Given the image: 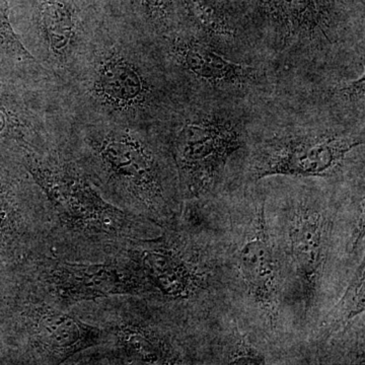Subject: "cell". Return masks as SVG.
I'll return each instance as SVG.
<instances>
[{"instance_id":"1","label":"cell","mask_w":365,"mask_h":365,"mask_svg":"<svg viewBox=\"0 0 365 365\" xmlns=\"http://www.w3.org/2000/svg\"><path fill=\"white\" fill-rule=\"evenodd\" d=\"M63 76L91 122L144 129L179 105L157 58L130 33L107 26L90 31Z\"/></svg>"},{"instance_id":"2","label":"cell","mask_w":365,"mask_h":365,"mask_svg":"<svg viewBox=\"0 0 365 365\" xmlns=\"http://www.w3.org/2000/svg\"><path fill=\"white\" fill-rule=\"evenodd\" d=\"M163 122L170 125V150L187 195L212 194L228 165L246 148L244 121L225 110L182 109L178 105Z\"/></svg>"},{"instance_id":"3","label":"cell","mask_w":365,"mask_h":365,"mask_svg":"<svg viewBox=\"0 0 365 365\" xmlns=\"http://www.w3.org/2000/svg\"><path fill=\"white\" fill-rule=\"evenodd\" d=\"M332 217L329 207L311 197L288 203L283 217V254L288 282L283 299H289L302 311V319L314 314L325 276ZM284 285V284H283Z\"/></svg>"},{"instance_id":"4","label":"cell","mask_w":365,"mask_h":365,"mask_svg":"<svg viewBox=\"0 0 365 365\" xmlns=\"http://www.w3.org/2000/svg\"><path fill=\"white\" fill-rule=\"evenodd\" d=\"M364 144V134L336 129L276 135L262 144L255 153L249 170L250 180L333 177Z\"/></svg>"},{"instance_id":"5","label":"cell","mask_w":365,"mask_h":365,"mask_svg":"<svg viewBox=\"0 0 365 365\" xmlns=\"http://www.w3.org/2000/svg\"><path fill=\"white\" fill-rule=\"evenodd\" d=\"M85 134L86 143L110 179L121 182L144 202L163 200L162 169L143 129L91 122Z\"/></svg>"},{"instance_id":"6","label":"cell","mask_w":365,"mask_h":365,"mask_svg":"<svg viewBox=\"0 0 365 365\" xmlns=\"http://www.w3.org/2000/svg\"><path fill=\"white\" fill-rule=\"evenodd\" d=\"M266 210L265 200L255 206L248 230L235 252V268L248 302L266 325L273 329L279 321L284 285Z\"/></svg>"},{"instance_id":"7","label":"cell","mask_w":365,"mask_h":365,"mask_svg":"<svg viewBox=\"0 0 365 365\" xmlns=\"http://www.w3.org/2000/svg\"><path fill=\"white\" fill-rule=\"evenodd\" d=\"M158 41L170 66L198 85L215 91H242L260 79L256 66L232 59L230 53L189 31L177 29Z\"/></svg>"},{"instance_id":"8","label":"cell","mask_w":365,"mask_h":365,"mask_svg":"<svg viewBox=\"0 0 365 365\" xmlns=\"http://www.w3.org/2000/svg\"><path fill=\"white\" fill-rule=\"evenodd\" d=\"M36 25L47 59L62 72L90 33L83 26L74 0H39Z\"/></svg>"},{"instance_id":"9","label":"cell","mask_w":365,"mask_h":365,"mask_svg":"<svg viewBox=\"0 0 365 365\" xmlns=\"http://www.w3.org/2000/svg\"><path fill=\"white\" fill-rule=\"evenodd\" d=\"M143 265L155 285L165 294L177 299L196 297L209 284L207 269L170 250L145 252Z\"/></svg>"},{"instance_id":"10","label":"cell","mask_w":365,"mask_h":365,"mask_svg":"<svg viewBox=\"0 0 365 365\" xmlns=\"http://www.w3.org/2000/svg\"><path fill=\"white\" fill-rule=\"evenodd\" d=\"M189 32L230 53L239 46V25L222 0H182Z\"/></svg>"},{"instance_id":"11","label":"cell","mask_w":365,"mask_h":365,"mask_svg":"<svg viewBox=\"0 0 365 365\" xmlns=\"http://www.w3.org/2000/svg\"><path fill=\"white\" fill-rule=\"evenodd\" d=\"M39 339L51 351L68 355L93 341L95 333L76 319L61 314H48L38 326Z\"/></svg>"},{"instance_id":"12","label":"cell","mask_w":365,"mask_h":365,"mask_svg":"<svg viewBox=\"0 0 365 365\" xmlns=\"http://www.w3.org/2000/svg\"><path fill=\"white\" fill-rule=\"evenodd\" d=\"M364 261H362L344 294L322 323L321 336L324 340H330L336 334L345 332L346 328L364 313Z\"/></svg>"},{"instance_id":"13","label":"cell","mask_w":365,"mask_h":365,"mask_svg":"<svg viewBox=\"0 0 365 365\" xmlns=\"http://www.w3.org/2000/svg\"><path fill=\"white\" fill-rule=\"evenodd\" d=\"M143 20L158 38L177 30L175 0H136Z\"/></svg>"},{"instance_id":"14","label":"cell","mask_w":365,"mask_h":365,"mask_svg":"<svg viewBox=\"0 0 365 365\" xmlns=\"http://www.w3.org/2000/svg\"><path fill=\"white\" fill-rule=\"evenodd\" d=\"M66 279L71 283V287L78 288V292L83 290V294H109L114 289L112 276L109 271L98 268L97 271L91 268H76L67 270Z\"/></svg>"},{"instance_id":"15","label":"cell","mask_w":365,"mask_h":365,"mask_svg":"<svg viewBox=\"0 0 365 365\" xmlns=\"http://www.w3.org/2000/svg\"><path fill=\"white\" fill-rule=\"evenodd\" d=\"M9 9L6 0H0V46L14 59L20 62H35L37 60L29 52L14 33L9 21Z\"/></svg>"},{"instance_id":"16","label":"cell","mask_w":365,"mask_h":365,"mask_svg":"<svg viewBox=\"0 0 365 365\" xmlns=\"http://www.w3.org/2000/svg\"><path fill=\"white\" fill-rule=\"evenodd\" d=\"M222 364L232 365L266 364L265 355L256 346L242 337L235 340L228 348Z\"/></svg>"},{"instance_id":"17","label":"cell","mask_w":365,"mask_h":365,"mask_svg":"<svg viewBox=\"0 0 365 365\" xmlns=\"http://www.w3.org/2000/svg\"><path fill=\"white\" fill-rule=\"evenodd\" d=\"M364 71L359 78L350 79L345 83H339L334 88L333 95L340 98L343 103H350L364 107Z\"/></svg>"}]
</instances>
